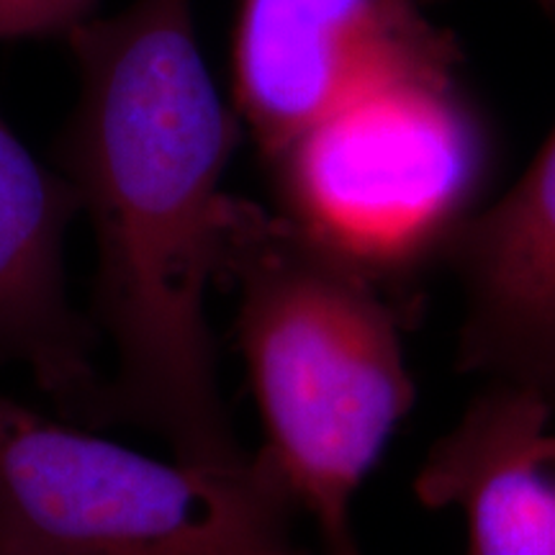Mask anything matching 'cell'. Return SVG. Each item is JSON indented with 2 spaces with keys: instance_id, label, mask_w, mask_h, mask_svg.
Wrapping results in <instances>:
<instances>
[{
  "instance_id": "obj_5",
  "label": "cell",
  "mask_w": 555,
  "mask_h": 555,
  "mask_svg": "<svg viewBox=\"0 0 555 555\" xmlns=\"http://www.w3.org/2000/svg\"><path fill=\"white\" fill-rule=\"evenodd\" d=\"M450 62V47L412 0H240L234 103L273 163L371 82Z\"/></svg>"
},
{
  "instance_id": "obj_3",
  "label": "cell",
  "mask_w": 555,
  "mask_h": 555,
  "mask_svg": "<svg viewBox=\"0 0 555 555\" xmlns=\"http://www.w3.org/2000/svg\"><path fill=\"white\" fill-rule=\"evenodd\" d=\"M296 512L260 455H150L0 391V555H298Z\"/></svg>"
},
{
  "instance_id": "obj_4",
  "label": "cell",
  "mask_w": 555,
  "mask_h": 555,
  "mask_svg": "<svg viewBox=\"0 0 555 555\" xmlns=\"http://www.w3.org/2000/svg\"><path fill=\"white\" fill-rule=\"evenodd\" d=\"M283 221L380 288L448 253L474 214L483 139L450 65L386 75L273 159Z\"/></svg>"
},
{
  "instance_id": "obj_2",
  "label": "cell",
  "mask_w": 555,
  "mask_h": 555,
  "mask_svg": "<svg viewBox=\"0 0 555 555\" xmlns=\"http://www.w3.org/2000/svg\"><path fill=\"white\" fill-rule=\"evenodd\" d=\"M227 273L240 283L258 455L327 555H360L352 504L414 404L399 319L378 283L258 208H242Z\"/></svg>"
},
{
  "instance_id": "obj_1",
  "label": "cell",
  "mask_w": 555,
  "mask_h": 555,
  "mask_svg": "<svg viewBox=\"0 0 555 555\" xmlns=\"http://www.w3.org/2000/svg\"><path fill=\"white\" fill-rule=\"evenodd\" d=\"M69 37L80 101L67 180L99 249L114 401L172 455L242 466L249 455L208 327V288L227 270L245 208L224 191L237 121L201 52L193 3L134 0Z\"/></svg>"
},
{
  "instance_id": "obj_10",
  "label": "cell",
  "mask_w": 555,
  "mask_h": 555,
  "mask_svg": "<svg viewBox=\"0 0 555 555\" xmlns=\"http://www.w3.org/2000/svg\"><path fill=\"white\" fill-rule=\"evenodd\" d=\"M540 3H555V0H540Z\"/></svg>"
},
{
  "instance_id": "obj_8",
  "label": "cell",
  "mask_w": 555,
  "mask_h": 555,
  "mask_svg": "<svg viewBox=\"0 0 555 555\" xmlns=\"http://www.w3.org/2000/svg\"><path fill=\"white\" fill-rule=\"evenodd\" d=\"M75 211L69 180L44 168L0 114V363L24 365L62 399L90 397L95 380L65 283Z\"/></svg>"
},
{
  "instance_id": "obj_6",
  "label": "cell",
  "mask_w": 555,
  "mask_h": 555,
  "mask_svg": "<svg viewBox=\"0 0 555 555\" xmlns=\"http://www.w3.org/2000/svg\"><path fill=\"white\" fill-rule=\"evenodd\" d=\"M463 319L457 367L555 406V127L519 180L450 242Z\"/></svg>"
},
{
  "instance_id": "obj_9",
  "label": "cell",
  "mask_w": 555,
  "mask_h": 555,
  "mask_svg": "<svg viewBox=\"0 0 555 555\" xmlns=\"http://www.w3.org/2000/svg\"><path fill=\"white\" fill-rule=\"evenodd\" d=\"M93 0H0V41L73 31Z\"/></svg>"
},
{
  "instance_id": "obj_7",
  "label": "cell",
  "mask_w": 555,
  "mask_h": 555,
  "mask_svg": "<svg viewBox=\"0 0 555 555\" xmlns=\"http://www.w3.org/2000/svg\"><path fill=\"white\" fill-rule=\"evenodd\" d=\"M553 409L525 388L483 384L416 470L422 504L463 515V555H555Z\"/></svg>"
}]
</instances>
